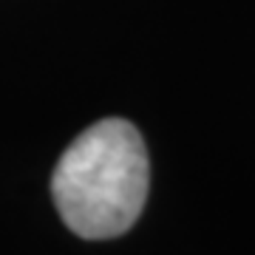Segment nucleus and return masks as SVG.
<instances>
[{
	"label": "nucleus",
	"mask_w": 255,
	"mask_h": 255,
	"mask_svg": "<svg viewBox=\"0 0 255 255\" xmlns=\"http://www.w3.org/2000/svg\"><path fill=\"white\" fill-rule=\"evenodd\" d=\"M147 184L145 142L125 119H102L82 130L51 176L65 227L88 241L117 238L133 227L147 201Z\"/></svg>",
	"instance_id": "1"
}]
</instances>
